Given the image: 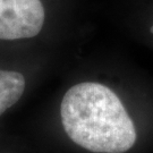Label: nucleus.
Here are the masks:
<instances>
[{
  "label": "nucleus",
  "instance_id": "nucleus-1",
  "mask_svg": "<svg viewBox=\"0 0 153 153\" xmlns=\"http://www.w3.org/2000/svg\"><path fill=\"white\" fill-rule=\"evenodd\" d=\"M61 124L78 146L94 153H124L136 142V128L118 95L101 83L71 86L60 104Z\"/></svg>",
  "mask_w": 153,
  "mask_h": 153
},
{
  "label": "nucleus",
  "instance_id": "nucleus-2",
  "mask_svg": "<svg viewBox=\"0 0 153 153\" xmlns=\"http://www.w3.org/2000/svg\"><path fill=\"white\" fill-rule=\"evenodd\" d=\"M44 19L41 0H0V40L34 38L41 32Z\"/></svg>",
  "mask_w": 153,
  "mask_h": 153
},
{
  "label": "nucleus",
  "instance_id": "nucleus-3",
  "mask_svg": "<svg viewBox=\"0 0 153 153\" xmlns=\"http://www.w3.org/2000/svg\"><path fill=\"white\" fill-rule=\"evenodd\" d=\"M25 84L23 74L0 69V116L22 98Z\"/></svg>",
  "mask_w": 153,
  "mask_h": 153
},
{
  "label": "nucleus",
  "instance_id": "nucleus-4",
  "mask_svg": "<svg viewBox=\"0 0 153 153\" xmlns=\"http://www.w3.org/2000/svg\"><path fill=\"white\" fill-rule=\"evenodd\" d=\"M150 31H151V33H153V26L151 27V30H150Z\"/></svg>",
  "mask_w": 153,
  "mask_h": 153
}]
</instances>
